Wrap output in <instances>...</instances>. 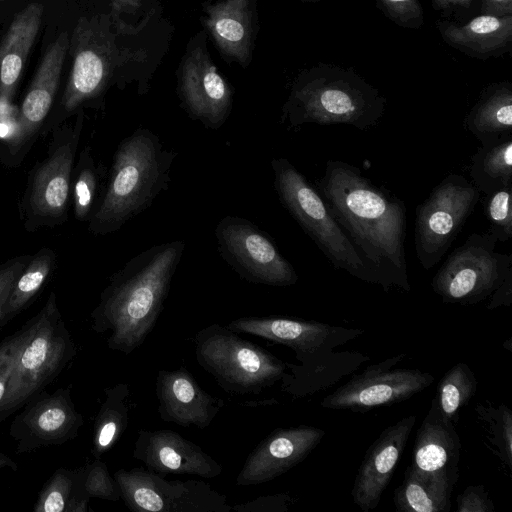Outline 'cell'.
Returning <instances> with one entry per match:
<instances>
[{
  "mask_svg": "<svg viewBox=\"0 0 512 512\" xmlns=\"http://www.w3.org/2000/svg\"><path fill=\"white\" fill-rule=\"evenodd\" d=\"M111 6L118 12L135 14L142 6V0H109Z\"/></svg>",
  "mask_w": 512,
  "mask_h": 512,
  "instance_id": "f6af8a7d",
  "label": "cell"
},
{
  "mask_svg": "<svg viewBox=\"0 0 512 512\" xmlns=\"http://www.w3.org/2000/svg\"><path fill=\"white\" fill-rule=\"evenodd\" d=\"M497 243L489 231L470 234L437 270L432 290L450 304L474 305L489 298L512 272V254L497 251Z\"/></svg>",
  "mask_w": 512,
  "mask_h": 512,
  "instance_id": "9c48e42d",
  "label": "cell"
},
{
  "mask_svg": "<svg viewBox=\"0 0 512 512\" xmlns=\"http://www.w3.org/2000/svg\"><path fill=\"white\" fill-rule=\"evenodd\" d=\"M404 357L405 354H399L366 367L325 396L320 406L366 412L410 399L428 388L434 376L418 369L394 368Z\"/></svg>",
  "mask_w": 512,
  "mask_h": 512,
  "instance_id": "4fadbf2b",
  "label": "cell"
},
{
  "mask_svg": "<svg viewBox=\"0 0 512 512\" xmlns=\"http://www.w3.org/2000/svg\"><path fill=\"white\" fill-rule=\"evenodd\" d=\"M84 467L59 468L43 485L34 512H87L90 497L83 487Z\"/></svg>",
  "mask_w": 512,
  "mask_h": 512,
  "instance_id": "4dcf8cb0",
  "label": "cell"
},
{
  "mask_svg": "<svg viewBox=\"0 0 512 512\" xmlns=\"http://www.w3.org/2000/svg\"><path fill=\"white\" fill-rule=\"evenodd\" d=\"M176 156L148 128H137L121 140L107 185L88 221L89 232L95 236L114 233L149 208L168 188Z\"/></svg>",
  "mask_w": 512,
  "mask_h": 512,
  "instance_id": "3957f363",
  "label": "cell"
},
{
  "mask_svg": "<svg viewBox=\"0 0 512 512\" xmlns=\"http://www.w3.org/2000/svg\"><path fill=\"white\" fill-rule=\"evenodd\" d=\"M84 119L81 108L73 122L53 129L46 157L29 172L19 203L20 220L27 232L53 228L67 221L72 171Z\"/></svg>",
  "mask_w": 512,
  "mask_h": 512,
  "instance_id": "52a82bcc",
  "label": "cell"
},
{
  "mask_svg": "<svg viewBox=\"0 0 512 512\" xmlns=\"http://www.w3.org/2000/svg\"><path fill=\"white\" fill-rule=\"evenodd\" d=\"M460 439L455 425L443 419L432 407L420 425L410 467L419 474L448 480L458 478Z\"/></svg>",
  "mask_w": 512,
  "mask_h": 512,
  "instance_id": "603a6c76",
  "label": "cell"
},
{
  "mask_svg": "<svg viewBox=\"0 0 512 512\" xmlns=\"http://www.w3.org/2000/svg\"><path fill=\"white\" fill-rule=\"evenodd\" d=\"M31 254L20 255L0 265V328L2 327V310L8 296L29 259Z\"/></svg>",
  "mask_w": 512,
  "mask_h": 512,
  "instance_id": "ab89813d",
  "label": "cell"
},
{
  "mask_svg": "<svg viewBox=\"0 0 512 512\" xmlns=\"http://www.w3.org/2000/svg\"><path fill=\"white\" fill-rule=\"evenodd\" d=\"M227 327L237 333L250 334L287 346L295 353L296 359L332 351L365 333L361 328L280 316L240 317L229 322Z\"/></svg>",
  "mask_w": 512,
  "mask_h": 512,
  "instance_id": "e0dca14e",
  "label": "cell"
},
{
  "mask_svg": "<svg viewBox=\"0 0 512 512\" xmlns=\"http://www.w3.org/2000/svg\"><path fill=\"white\" fill-rule=\"evenodd\" d=\"M471 183L483 194L512 185V134L480 144L468 166Z\"/></svg>",
  "mask_w": 512,
  "mask_h": 512,
  "instance_id": "f1b7e54d",
  "label": "cell"
},
{
  "mask_svg": "<svg viewBox=\"0 0 512 512\" xmlns=\"http://www.w3.org/2000/svg\"><path fill=\"white\" fill-rule=\"evenodd\" d=\"M185 246L184 240L153 245L111 275L90 314L92 330L108 334L110 350L129 355L144 343L164 308Z\"/></svg>",
  "mask_w": 512,
  "mask_h": 512,
  "instance_id": "7a4b0ae2",
  "label": "cell"
},
{
  "mask_svg": "<svg viewBox=\"0 0 512 512\" xmlns=\"http://www.w3.org/2000/svg\"><path fill=\"white\" fill-rule=\"evenodd\" d=\"M464 128L480 144L512 134V85H490L480 95L463 121Z\"/></svg>",
  "mask_w": 512,
  "mask_h": 512,
  "instance_id": "4316f807",
  "label": "cell"
},
{
  "mask_svg": "<svg viewBox=\"0 0 512 512\" xmlns=\"http://www.w3.org/2000/svg\"><path fill=\"white\" fill-rule=\"evenodd\" d=\"M199 366L227 393L260 394L280 382L286 362L227 326L211 324L194 336Z\"/></svg>",
  "mask_w": 512,
  "mask_h": 512,
  "instance_id": "ba28073f",
  "label": "cell"
},
{
  "mask_svg": "<svg viewBox=\"0 0 512 512\" xmlns=\"http://www.w3.org/2000/svg\"><path fill=\"white\" fill-rule=\"evenodd\" d=\"M386 98L354 70L320 63L301 71L282 107V121L349 125L366 131L383 117Z\"/></svg>",
  "mask_w": 512,
  "mask_h": 512,
  "instance_id": "277c9868",
  "label": "cell"
},
{
  "mask_svg": "<svg viewBox=\"0 0 512 512\" xmlns=\"http://www.w3.org/2000/svg\"><path fill=\"white\" fill-rule=\"evenodd\" d=\"M457 512H493L495 506L483 485H470L457 496Z\"/></svg>",
  "mask_w": 512,
  "mask_h": 512,
  "instance_id": "60d3db41",
  "label": "cell"
},
{
  "mask_svg": "<svg viewBox=\"0 0 512 512\" xmlns=\"http://www.w3.org/2000/svg\"><path fill=\"white\" fill-rule=\"evenodd\" d=\"M125 505L135 512H229L227 496L200 480H167L141 467L113 474Z\"/></svg>",
  "mask_w": 512,
  "mask_h": 512,
  "instance_id": "7c38bea8",
  "label": "cell"
},
{
  "mask_svg": "<svg viewBox=\"0 0 512 512\" xmlns=\"http://www.w3.org/2000/svg\"><path fill=\"white\" fill-rule=\"evenodd\" d=\"M10 339L14 365L0 402V423L51 385L77 353L54 291Z\"/></svg>",
  "mask_w": 512,
  "mask_h": 512,
  "instance_id": "5b68a950",
  "label": "cell"
},
{
  "mask_svg": "<svg viewBox=\"0 0 512 512\" xmlns=\"http://www.w3.org/2000/svg\"><path fill=\"white\" fill-rule=\"evenodd\" d=\"M84 467L83 487L90 498L109 501L121 499L120 488L109 473L107 464L101 458L94 460Z\"/></svg>",
  "mask_w": 512,
  "mask_h": 512,
  "instance_id": "8d00e7d4",
  "label": "cell"
},
{
  "mask_svg": "<svg viewBox=\"0 0 512 512\" xmlns=\"http://www.w3.org/2000/svg\"><path fill=\"white\" fill-rule=\"evenodd\" d=\"M455 484L425 476L407 467L402 483L395 489L393 501L397 511L448 512Z\"/></svg>",
  "mask_w": 512,
  "mask_h": 512,
  "instance_id": "83f0119b",
  "label": "cell"
},
{
  "mask_svg": "<svg viewBox=\"0 0 512 512\" xmlns=\"http://www.w3.org/2000/svg\"><path fill=\"white\" fill-rule=\"evenodd\" d=\"M13 365V347L10 337H8L0 342V402L5 394Z\"/></svg>",
  "mask_w": 512,
  "mask_h": 512,
  "instance_id": "b9f144b4",
  "label": "cell"
},
{
  "mask_svg": "<svg viewBox=\"0 0 512 512\" xmlns=\"http://www.w3.org/2000/svg\"><path fill=\"white\" fill-rule=\"evenodd\" d=\"M435 9L449 11L458 8H468L472 0H431Z\"/></svg>",
  "mask_w": 512,
  "mask_h": 512,
  "instance_id": "bcb514c9",
  "label": "cell"
},
{
  "mask_svg": "<svg viewBox=\"0 0 512 512\" xmlns=\"http://www.w3.org/2000/svg\"><path fill=\"white\" fill-rule=\"evenodd\" d=\"M439 30L446 43L480 59H487L509 50L512 42V15L481 14L465 24L441 22Z\"/></svg>",
  "mask_w": 512,
  "mask_h": 512,
  "instance_id": "d4e9b609",
  "label": "cell"
},
{
  "mask_svg": "<svg viewBox=\"0 0 512 512\" xmlns=\"http://www.w3.org/2000/svg\"><path fill=\"white\" fill-rule=\"evenodd\" d=\"M104 395L93 426L91 453L94 458H101L115 446L125 433L129 422V385L115 384L106 388Z\"/></svg>",
  "mask_w": 512,
  "mask_h": 512,
  "instance_id": "f546056e",
  "label": "cell"
},
{
  "mask_svg": "<svg viewBox=\"0 0 512 512\" xmlns=\"http://www.w3.org/2000/svg\"><path fill=\"white\" fill-rule=\"evenodd\" d=\"M512 185L484 194L483 209L491 232L498 242L512 237Z\"/></svg>",
  "mask_w": 512,
  "mask_h": 512,
  "instance_id": "d590c367",
  "label": "cell"
},
{
  "mask_svg": "<svg viewBox=\"0 0 512 512\" xmlns=\"http://www.w3.org/2000/svg\"><path fill=\"white\" fill-rule=\"evenodd\" d=\"M477 418L488 448L508 469L512 470V411L503 404L479 403L475 407Z\"/></svg>",
  "mask_w": 512,
  "mask_h": 512,
  "instance_id": "e575fe53",
  "label": "cell"
},
{
  "mask_svg": "<svg viewBox=\"0 0 512 512\" xmlns=\"http://www.w3.org/2000/svg\"><path fill=\"white\" fill-rule=\"evenodd\" d=\"M101 180L100 166H97L89 146H85L77 163L74 164L71 178V202L75 218L88 222L99 199Z\"/></svg>",
  "mask_w": 512,
  "mask_h": 512,
  "instance_id": "836d02e7",
  "label": "cell"
},
{
  "mask_svg": "<svg viewBox=\"0 0 512 512\" xmlns=\"http://www.w3.org/2000/svg\"><path fill=\"white\" fill-rule=\"evenodd\" d=\"M369 359L361 352L334 350L299 357V364L286 362L281 391L295 399L314 395L352 374Z\"/></svg>",
  "mask_w": 512,
  "mask_h": 512,
  "instance_id": "7402d4cb",
  "label": "cell"
},
{
  "mask_svg": "<svg viewBox=\"0 0 512 512\" xmlns=\"http://www.w3.org/2000/svg\"><path fill=\"white\" fill-rule=\"evenodd\" d=\"M83 424L69 388L43 390L13 418L9 435L16 442L15 452L24 454L74 440Z\"/></svg>",
  "mask_w": 512,
  "mask_h": 512,
  "instance_id": "2e32d148",
  "label": "cell"
},
{
  "mask_svg": "<svg viewBox=\"0 0 512 512\" xmlns=\"http://www.w3.org/2000/svg\"><path fill=\"white\" fill-rule=\"evenodd\" d=\"M177 91L190 118L209 129L220 128L232 109V90L218 72L204 33L191 39L178 70Z\"/></svg>",
  "mask_w": 512,
  "mask_h": 512,
  "instance_id": "5bb4252c",
  "label": "cell"
},
{
  "mask_svg": "<svg viewBox=\"0 0 512 512\" xmlns=\"http://www.w3.org/2000/svg\"><path fill=\"white\" fill-rule=\"evenodd\" d=\"M312 1H317V0H312Z\"/></svg>",
  "mask_w": 512,
  "mask_h": 512,
  "instance_id": "c3c4849f",
  "label": "cell"
},
{
  "mask_svg": "<svg viewBox=\"0 0 512 512\" xmlns=\"http://www.w3.org/2000/svg\"><path fill=\"white\" fill-rule=\"evenodd\" d=\"M68 46V34L63 32L43 57L0 154L5 165L19 166L40 135L58 90Z\"/></svg>",
  "mask_w": 512,
  "mask_h": 512,
  "instance_id": "9a60e30c",
  "label": "cell"
},
{
  "mask_svg": "<svg viewBox=\"0 0 512 512\" xmlns=\"http://www.w3.org/2000/svg\"><path fill=\"white\" fill-rule=\"evenodd\" d=\"M4 468H9L16 472L18 470V464L9 455L0 451V470Z\"/></svg>",
  "mask_w": 512,
  "mask_h": 512,
  "instance_id": "7dc6e473",
  "label": "cell"
},
{
  "mask_svg": "<svg viewBox=\"0 0 512 512\" xmlns=\"http://www.w3.org/2000/svg\"><path fill=\"white\" fill-rule=\"evenodd\" d=\"M379 9L395 24L417 29L424 23L420 0H376Z\"/></svg>",
  "mask_w": 512,
  "mask_h": 512,
  "instance_id": "74e56055",
  "label": "cell"
},
{
  "mask_svg": "<svg viewBox=\"0 0 512 512\" xmlns=\"http://www.w3.org/2000/svg\"><path fill=\"white\" fill-rule=\"evenodd\" d=\"M132 456L163 477L179 474L212 479L223 471L222 465L199 445L169 429H140Z\"/></svg>",
  "mask_w": 512,
  "mask_h": 512,
  "instance_id": "d6986e66",
  "label": "cell"
},
{
  "mask_svg": "<svg viewBox=\"0 0 512 512\" xmlns=\"http://www.w3.org/2000/svg\"><path fill=\"white\" fill-rule=\"evenodd\" d=\"M325 434L323 429L306 425L274 429L248 455L236 484L250 486L274 480L302 462Z\"/></svg>",
  "mask_w": 512,
  "mask_h": 512,
  "instance_id": "ac0fdd59",
  "label": "cell"
},
{
  "mask_svg": "<svg viewBox=\"0 0 512 512\" xmlns=\"http://www.w3.org/2000/svg\"><path fill=\"white\" fill-rule=\"evenodd\" d=\"M481 11L482 14L498 17L512 15V0H483Z\"/></svg>",
  "mask_w": 512,
  "mask_h": 512,
  "instance_id": "ee69618b",
  "label": "cell"
},
{
  "mask_svg": "<svg viewBox=\"0 0 512 512\" xmlns=\"http://www.w3.org/2000/svg\"><path fill=\"white\" fill-rule=\"evenodd\" d=\"M255 0H220L204 7V25L222 54L246 66L255 35Z\"/></svg>",
  "mask_w": 512,
  "mask_h": 512,
  "instance_id": "cb8c5ba5",
  "label": "cell"
},
{
  "mask_svg": "<svg viewBox=\"0 0 512 512\" xmlns=\"http://www.w3.org/2000/svg\"><path fill=\"white\" fill-rule=\"evenodd\" d=\"M477 380L464 362L452 366L437 384L431 407L445 420L456 426L460 411L474 397Z\"/></svg>",
  "mask_w": 512,
  "mask_h": 512,
  "instance_id": "d6a6232c",
  "label": "cell"
},
{
  "mask_svg": "<svg viewBox=\"0 0 512 512\" xmlns=\"http://www.w3.org/2000/svg\"><path fill=\"white\" fill-rule=\"evenodd\" d=\"M415 422L414 415L403 417L383 430L366 451L351 491L353 503L362 511L378 506Z\"/></svg>",
  "mask_w": 512,
  "mask_h": 512,
  "instance_id": "ffe728a7",
  "label": "cell"
},
{
  "mask_svg": "<svg viewBox=\"0 0 512 512\" xmlns=\"http://www.w3.org/2000/svg\"><path fill=\"white\" fill-rule=\"evenodd\" d=\"M295 499L288 493L259 496L249 502L231 506L237 512H286Z\"/></svg>",
  "mask_w": 512,
  "mask_h": 512,
  "instance_id": "f35d334b",
  "label": "cell"
},
{
  "mask_svg": "<svg viewBox=\"0 0 512 512\" xmlns=\"http://www.w3.org/2000/svg\"><path fill=\"white\" fill-rule=\"evenodd\" d=\"M56 258L54 250L48 247L31 255L3 307L2 326L31 304L54 271Z\"/></svg>",
  "mask_w": 512,
  "mask_h": 512,
  "instance_id": "1f68e13d",
  "label": "cell"
},
{
  "mask_svg": "<svg viewBox=\"0 0 512 512\" xmlns=\"http://www.w3.org/2000/svg\"><path fill=\"white\" fill-rule=\"evenodd\" d=\"M43 6L31 3L12 21L0 45V101L10 103L41 25Z\"/></svg>",
  "mask_w": 512,
  "mask_h": 512,
  "instance_id": "484cf974",
  "label": "cell"
},
{
  "mask_svg": "<svg viewBox=\"0 0 512 512\" xmlns=\"http://www.w3.org/2000/svg\"><path fill=\"white\" fill-rule=\"evenodd\" d=\"M220 256L249 283L276 287L296 284L298 275L265 231L248 219L227 215L217 223Z\"/></svg>",
  "mask_w": 512,
  "mask_h": 512,
  "instance_id": "8fae6325",
  "label": "cell"
},
{
  "mask_svg": "<svg viewBox=\"0 0 512 512\" xmlns=\"http://www.w3.org/2000/svg\"><path fill=\"white\" fill-rule=\"evenodd\" d=\"M316 189L365 262L373 284L411 291L405 258L404 203L374 185L356 166L329 160Z\"/></svg>",
  "mask_w": 512,
  "mask_h": 512,
  "instance_id": "6da1fadb",
  "label": "cell"
},
{
  "mask_svg": "<svg viewBox=\"0 0 512 512\" xmlns=\"http://www.w3.org/2000/svg\"><path fill=\"white\" fill-rule=\"evenodd\" d=\"M271 168L274 188L281 204L333 267L373 284L365 262L336 222L318 190L287 158H273Z\"/></svg>",
  "mask_w": 512,
  "mask_h": 512,
  "instance_id": "8992f818",
  "label": "cell"
},
{
  "mask_svg": "<svg viewBox=\"0 0 512 512\" xmlns=\"http://www.w3.org/2000/svg\"><path fill=\"white\" fill-rule=\"evenodd\" d=\"M155 390L161 420L181 427L204 429L224 407L223 399L202 389L183 367L159 370Z\"/></svg>",
  "mask_w": 512,
  "mask_h": 512,
  "instance_id": "44dd1931",
  "label": "cell"
},
{
  "mask_svg": "<svg viewBox=\"0 0 512 512\" xmlns=\"http://www.w3.org/2000/svg\"><path fill=\"white\" fill-rule=\"evenodd\" d=\"M479 199L480 192L470 181L451 173L418 205L414 245L418 261L425 270H430L442 259Z\"/></svg>",
  "mask_w": 512,
  "mask_h": 512,
  "instance_id": "30bf717a",
  "label": "cell"
},
{
  "mask_svg": "<svg viewBox=\"0 0 512 512\" xmlns=\"http://www.w3.org/2000/svg\"><path fill=\"white\" fill-rule=\"evenodd\" d=\"M488 309L500 306H510L512 303V272L508 273L505 279L494 290L489 297Z\"/></svg>",
  "mask_w": 512,
  "mask_h": 512,
  "instance_id": "7bdbcfd3",
  "label": "cell"
}]
</instances>
